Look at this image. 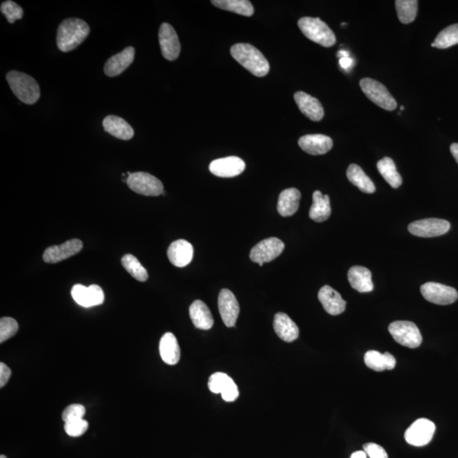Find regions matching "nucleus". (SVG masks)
<instances>
[{
    "mask_svg": "<svg viewBox=\"0 0 458 458\" xmlns=\"http://www.w3.org/2000/svg\"><path fill=\"white\" fill-rule=\"evenodd\" d=\"M90 28L79 18H67L60 23L57 31V46L60 51H73L86 40Z\"/></svg>",
    "mask_w": 458,
    "mask_h": 458,
    "instance_id": "1",
    "label": "nucleus"
},
{
    "mask_svg": "<svg viewBox=\"0 0 458 458\" xmlns=\"http://www.w3.org/2000/svg\"><path fill=\"white\" fill-rule=\"evenodd\" d=\"M231 56L246 70L258 78L268 75L270 65L259 49L249 44H237L231 47Z\"/></svg>",
    "mask_w": 458,
    "mask_h": 458,
    "instance_id": "2",
    "label": "nucleus"
},
{
    "mask_svg": "<svg viewBox=\"0 0 458 458\" xmlns=\"http://www.w3.org/2000/svg\"><path fill=\"white\" fill-rule=\"evenodd\" d=\"M6 80L17 99L26 105H33L40 98V88L37 81L26 73L10 71Z\"/></svg>",
    "mask_w": 458,
    "mask_h": 458,
    "instance_id": "3",
    "label": "nucleus"
},
{
    "mask_svg": "<svg viewBox=\"0 0 458 458\" xmlns=\"http://www.w3.org/2000/svg\"><path fill=\"white\" fill-rule=\"evenodd\" d=\"M298 26L308 40L323 47H332L336 43V38L333 31L321 19L302 17L298 21Z\"/></svg>",
    "mask_w": 458,
    "mask_h": 458,
    "instance_id": "4",
    "label": "nucleus"
},
{
    "mask_svg": "<svg viewBox=\"0 0 458 458\" xmlns=\"http://www.w3.org/2000/svg\"><path fill=\"white\" fill-rule=\"evenodd\" d=\"M389 332L398 344L408 348H418L423 341L420 330L409 321H395L389 326Z\"/></svg>",
    "mask_w": 458,
    "mask_h": 458,
    "instance_id": "5",
    "label": "nucleus"
},
{
    "mask_svg": "<svg viewBox=\"0 0 458 458\" xmlns=\"http://www.w3.org/2000/svg\"><path fill=\"white\" fill-rule=\"evenodd\" d=\"M360 86L365 95L377 106L389 111H394L398 107V103L393 96L390 94L386 86L378 81L363 79L361 80Z\"/></svg>",
    "mask_w": 458,
    "mask_h": 458,
    "instance_id": "6",
    "label": "nucleus"
},
{
    "mask_svg": "<svg viewBox=\"0 0 458 458\" xmlns=\"http://www.w3.org/2000/svg\"><path fill=\"white\" fill-rule=\"evenodd\" d=\"M126 184L130 190L145 196H159L164 193V187L161 180L148 172L131 173L126 178Z\"/></svg>",
    "mask_w": 458,
    "mask_h": 458,
    "instance_id": "7",
    "label": "nucleus"
},
{
    "mask_svg": "<svg viewBox=\"0 0 458 458\" xmlns=\"http://www.w3.org/2000/svg\"><path fill=\"white\" fill-rule=\"evenodd\" d=\"M451 229L448 221L439 218H427L410 223L408 231L415 236L433 238L443 236Z\"/></svg>",
    "mask_w": 458,
    "mask_h": 458,
    "instance_id": "8",
    "label": "nucleus"
},
{
    "mask_svg": "<svg viewBox=\"0 0 458 458\" xmlns=\"http://www.w3.org/2000/svg\"><path fill=\"white\" fill-rule=\"evenodd\" d=\"M284 244L279 238L272 237L261 240L252 250L250 258L257 264L270 263L284 252Z\"/></svg>",
    "mask_w": 458,
    "mask_h": 458,
    "instance_id": "9",
    "label": "nucleus"
},
{
    "mask_svg": "<svg viewBox=\"0 0 458 458\" xmlns=\"http://www.w3.org/2000/svg\"><path fill=\"white\" fill-rule=\"evenodd\" d=\"M420 291L427 301L436 305H450L455 302L458 298L455 288L438 283L429 282L423 284Z\"/></svg>",
    "mask_w": 458,
    "mask_h": 458,
    "instance_id": "10",
    "label": "nucleus"
},
{
    "mask_svg": "<svg viewBox=\"0 0 458 458\" xmlns=\"http://www.w3.org/2000/svg\"><path fill=\"white\" fill-rule=\"evenodd\" d=\"M436 432V425L427 418H419L406 430L405 440L414 446L428 445Z\"/></svg>",
    "mask_w": 458,
    "mask_h": 458,
    "instance_id": "11",
    "label": "nucleus"
},
{
    "mask_svg": "<svg viewBox=\"0 0 458 458\" xmlns=\"http://www.w3.org/2000/svg\"><path fill=\"white\" fill-rule=\"evenodd\" d=\"M159 43L161 54L167 60L178 59L181 52V44L178 34L169 23H163L159 30Z\"/></svg>",
    "mask_w": 458,
    "mask_h": 458,
    "instance_id": "12",
    "label": "nucleus"
},
{
    "mask_svg": "<svg viewBox=\"0 0 458 458\" xmlns=\"http://www.w3.org/2000/svg\"><path fill=\"white\" fill-rule=\"evenodd\" d=\"M208 387L215 394H221L225 402L236 401L240 395L236 384L229 375L223 373H215L208 381Z\"/></svg>",
    "mask_w": 458,
    "mask_h": 458,
    "instance_id": "13",
    "label": "nucleus"
},
{
    "mask_svg": "<svg viewBox=\"0 0 458 458\" xmlns=\"http://www.w3.org/2000/svg\"><path fill=\"white\" fill-rule=\"evenodd\" d=\"M71 294L73 300L83 307L99 306L105 301V294L101 287L96 284L90 287L76 284L72 287Z\"/></svg>",
    "mask_w": 458,
    "mask_h": 458,
    "instance_id": "14",
    "label": "nucleus"
},
{
    "mask_svg": "<svg viewBox=\"0 0 458 458\" xmlns=\"http://www.w3.org/2000/svg\"><path fill=\"white\" fill-rule=\"evenodd\" d=\"M218 308L224 325L229 328L236 325L240 314V305L232 291L227 288L220 291L218 296Z\"/></svg>",
    "mask_w": 458,
    "mask_h": 458,
    "instance_id": "15",
    "label": "nucleus"
},
{
    "mask_svg": "<svg viewBox=\"0 0 458 458\" xmlns=\"http://www.w3.org/2000/svg\"><path fill=\"white\" fill-rule=\"evenodd\" d=\"M245 163L237 156H229L215 160L210 164L209 170L220 178H234L245 171Z\"/></svg>",
    "mask_w": 458,
    "mask_h": 458,
    "instance_id": "16",
    "label": "nucleus"
},
{
    "mask_svg": "<svg viewBox=\"0 0 458 458\" xmlns=\"http://www.w3.org/2000/svg\"><path fill=\"white\" fill-rule=\"evenodd\" d=\"M83 242L78 238L65 242L60 245H54L49 247L44 253L43 259L47 263H57L68 259L83 249Z\"/></svg>",
    "mask_w": 458,
    "mask_h": 458,
    "instance_id": "17",
    "label": "nucleus"
},
{
    "mask_svg": "<svg viewBox=\"0 0 458 458\" xmlns=\"http://www.w3.org/2000/svg\"><path fill=\"white\" fill-rule=\"evenodd\" d=\"M298 145L302 151L313 156L325 155L333 148V140L323 134H307L300 138Z\"/></svg>",
    "mask_w": 458,
    "mask_h": 458,
    "instance_id": "18",
    "label": "nucleus"
},
{
    "mask_svg": "<svg viewBox=\"0 0 458 458\" xmlns=\"http://www.w3.org/2000/svg\"><path fill=\"white\" fill-rule=\"evenodd\" d=\"M134 56H136V49L132 46L123 49L120 53L111 56L109 60L106 61L104 72L105 74L110 78H114L121 75L123 72L132 65L134 60Z\"/></svg>",
    "mask_w": 458,
    "mask_h": 458,
    "instance_id": "19",
    "label": "nucleus"
},
{
    "mask_svg": "<svg viewBox=\"0 0 458 458\" xmlns=\"http://www.w3.org/2000/svg\"><path fill=\"white\" fill-rule=\"evenodd\" d=\"M294 98L300 111L310 120L319 122L325 117V110L318 99L302 91L296 92Z\"/></svg>",
    "mask_w": 458,
    "mask_h": 458,
    "instance_id": "20",
    "label": "nucleus"
},
{
    "mask_svg": "<svg viewBox=\"0 0 458 458\" xmlns=\"http://www.w3.org/2000/svg\"><path fill=\"white\" fill-rule=\"evenodd\" d=\"M167 256L170 263L175 267H186L193 260V245L184 240L172 242L167 250Z\"/></svg>",
    "mask_w": 458,
    "mask_h": 458,
    "instance_id": "21",
    "label": "nucleus"
},
{
    "mask_svg": "<svg viewBox=\"0 0 458 458\" xmlns=\"http://www.w3.org/2000/svg\"><path fill=\"white\" fill-rule=\"evenodd\" d=\"M318 300L327 313L330 315H340L345 310L346 302L342 299L338 292L329 286L321 288L318 292Z\"/></svg>",
    "mask_w": 458,
    "mask_h": 458,
    "instance_id": "22",
    "label": "nucleus"
},
{
    "mask_svg": "<svg viewBox=\"0 0 458 458\" xmlns=\"http://www.w3.org/2000/svg\"><path fill=\"white\" fill-rule=\"evenodd\" d=\"M104 129L119 140H130L134 136V131L129 122L117 115H110L104 119Z\"/></svg>",
    "mask_w": 458,
    "mask_h": 458,
    "instance_id": "23",
    "label": "nucleus"
},
{
    "mask_svg": "<svg viewBox=\"0 0 458 458\" xmlns=\"http://www.w3.org/2000/svg\"><path fill=\"white\" fill-rule=\"evenodd\" d=\"M273 329L278 336L286 342H293L299 336V329L296 323L284 313L275 315Z\"/></svg>",
    "mask_w": 458,
    "mask_h": 458,
    "instance_id": "24",
    "label": "nucleus"
},
{
    "mask_svg": "<svg viewBox=\"0 0 458 458\" xmlns=\"http://www.w3.org/2000/svg\"><path fill=\"white\" fill-rule=\"evenodd\" d=\"M301 197V192L295 188H287L281 192L277 206L279 213L284 218L293 215L299 209Z\"/></svg>",
    "mask_w": 458,
    "mask_h": 458,
    "instance_id": "25",
    "label": "nucleus"
},
{
    "mask_svg": "<svg viewBox=\"0 0 458 458\" xmlns=\"http://www.w3.org/2000/svg\"><path fill=\"white\" fill-rule=\"evenodd\" d=\"M348 280L354 290L360 293H368L373 290L371 272L361 265H355L350 269Z\"/></svg>",
    "mask_w": 458,
    "mask_h": 458,
    "instance_id": "26",
    "label": "nucleus"
},
{
    "mask_svg": "<svg viewBox=\"0 0 458 458\" xmlns=\"http://www.w3.org/2000/svg\"><path fill=\"white\" fill-rule=\"evenodd\" d=\"M159 350L161 359L165 363L176 365L179 363L181 351L178 340L174 334L165 333L161 338Z\"/></svg>",
    "mask_w": 458,
    "mask_h": 458,
    "instance_id": "27",
    "label": "nucleus"
},
{
    "mask_svg": "<svg viewBox=\"0 0 458 458\" xmlns=\"http://www.w3.org/2000/svg\"><path fill=\"white\" fill-rule=\"evenodd\" d=\"M190 316L192 322L196 328L208 330L213 328L214 320L209 308L202 301H195L190 307Z\"/></svg>",
    "mask_w": 458,
    "mask_h": 458,
    "instance_id": "28",
    "label": "nucleus"
},
{
    "mask_svg": "<svg viewBox=\"0 0 458 458\" xmlns=\"http://www.w3.org/2000/svg\"><path fill=\"white\" fill-rule=\"evenodd\" d=\"M364 361L368 368L376 372L392 370L395 368L396 364L395 358L391 353L382 354L377 351L366 352Z\"/></svg>",
    "mask_w": 458,
    "mask_h": 458,
    "instance_id": "29",
    "label": "nucleus"
},
{
    "mask_svg": "<svg viewBox=\"0 0 458 458\" xmlns=\"http://www.w3.org/2000/svg\"><path fill=\"white\" fill-rule=\"evenodd\" d=\"M313 205L311 206L309 217L311 220L322 222L328 220L331 215L330 199L329 195H323L321 191H315L313 195Z\"/></svg>",
    "mask_w": 458,
    "mask_h": 458,
    "instance_id": "30",
    "label": "nucleus"
},
{
    "mask_svg": "<svg viewBox=\"0 0 458 458\" xmlns=\"http://www.w3.org/2000/svg\"><path fill=\"white\" fill-rule=\"evenodd\" d=\"M346 175H347L350 182L359 188L363 193H375L376 190L375 183L368 178V176L366 174L359 165L356 164L350 165Z\"/></svg>",
    "mask_w": 458,
    "mask_h": 458,
    "instance_id": "31",
    "label": "nucleus"
},
{
    "mask_svg": "<svg viewBox=\"0 0 458 458\" xmlns=\"http://www.w3.org/2000/svg\"><path fill=\"white\" fill-rule=\"evenodd\" d=\"M377 167L384 180L390 184L392 188H398L402 184V178L396 170L395 164L390 157H384L378 161Z\"/></svg>",
    "mask_w": 458,
    "mask_h": 458,
    "instance_id": "32",
    "label": "nucleus"
},
{
    "mask_svg": "<svg viewBox=\"0 0 458 458\" xmlns=\"http://www.w3.org/2000/svg\"><path fill=\"white\" fill-rule=\"evenodd\" d=\"M211 3L219 9L231 11L245 17H252L254 14V7L248 0H213Z\"/></svg>",
    "mask_w": 458,
    "mask_h": 458,
    "instance_id": "33",
    "label": "nucleus"
},
{
    "mask_svg": "<svg viewBox=\"0 0 458 458\" xmlns=\"http://www.w3.org/2000/svg\"><path fill=\"white\" fill-rule=\"evenodd\" d=\"M395 8L400 22L403 24H409L417 17L418 1L417 0H396Z\"/></svg>",
    "mask_w": 458,
    "mask_h": 458,
    "instance_id": "34",
    "label": "nucleus"
},
{
    "mask_svg": "<svg viewBox=\"0 0 458 458\" xmlns=\"http://www.w3.org/2000/svg\"><path fill=\"white\" fill-rule=\"evenodd\" d=\"M122 264L123 268L129 275L133 277L134 279L140 282H145L147 281L149 276L147 270L142 265L140 261L137 258L131 254H126L122 258Z\"/></svg>",
    "mask_w": 458,
    "mask_h": 458,
    "instance_id": "35",
    "label": "nucleus"
},
{
    "mask_svg": "<svg viewBox=\"0 0 458 458\" xmlns=\"http://www.w3.org/2000/svg\"><path fill=\"white\" fill-rule=\"evenodd\" d=\"M456 44H458V23L442 30L432 44V47L444 49Z\"/></svg>",
    "mask_w": 458,
    "mask_h": 458,
    "instance_id": "36",
    "label": "nucleus"
},
{
    "mask_svg": "<svg viewBox=\"0 0 458 458\" xmlns=\"http://www.w3.org/2000/svg\"><path fill=\"white\" fill-rule=\"evenodd\" d=\"M0 10L6 15L7 21L11 24L17 20H20L24 15V10L17 3L11 1V0L3 2L1 6H0Z\"/></svg>",
    "mask_w": 458,
    "mask_h": 458,
    "instance_id": "37",
    "label": "nucleus"
},
{
    "mask_svg": "<svg viewBox=\"0 0 458 458\" xmlns=\"http://www.w3.org/2000/svg\"><path fill=\"white\" fill-rule=\"evenodd\" d=\"M18 329V323L14 318L5 317L0 319V343L15 336Z\"/></svg>",
    "mask_w": 458,
    "mask_h": 458,
    "instance_id": "38",
    "label": "nucleus"
},
{
    "mask_svg": "<svg viewBox=\"0 0 458 458\" xmlns=\"http://www.w3.org/2000/svg\"><path fill=\"white\" fill-rule=\"evenodd\" d=\"M88 428V423L82 419H76L70 422L65 423L64 429L69 436L79 437L86 432Z\"/></svg>",
    "mask_w": 458,
    "mask_h": 458,
    "instance_id": "39",
    "label": "nucleus"
},
{
    "mask_svg": "<svg viewBox=\"0 0 458 458\" xmlns=\"http://www.w3.org/2000/svg\"><path fill=\"white\" fill-rule=\"evenodd\" d=\"M86 414L85 407L81 404H72L68 406L63 411V419L65 423L82 419Z\"/></svg>",
    "mask_w": 458,
    "mask_h": 458,
    "instance_id": "40",
    "label": "nucleus"
},
{
    "mask_svg": "<svg viewBox=\"0 0 458 458\" xmlns=\"http://www.w3.org/2000/svg\"><path fill=\"white\" fill-rule=\"evenodd\" d=\"M364 452L370 458H388L387 452L382 446L375 443L363 445Z\"/></svg>",
    "mask_w": 458,
    "mask_h": 458,
    "instance_id": "41",
    "label": "nucleus"
},
{
    "mask_svg": "<svg viewBox=\"0 0 458 458\" xmlns=\"http://www.w3.org/2000/svg\"><path fill=\"white\" fill-rule=\"evenodd\" d=\"M11 376V370L5 363H0V387L6 386Z\"/></svg>",
    "mask_w": 458,
    "mask_h": 458,
    "instance_id": "42",
    "label": "nucleus"
},
{
    "mask_svg": "<svg viewBox=\"0 0 458 458\" xmlns=\"http://www.w3.org/2000/svg\"><path fill=\"white\" fill-rule=\"evenodd\" d=\"M340 65L345 71L351 70L353 67V60L351 57H345L340 59Z\"/></svg>",
    "mask_w": 458,
    "mask_h": 458,
    "instance_id": "43",
    "label": "nucleus"
},
{
    "mask_svg": "<svg viewBox=\"0 0 458 458\" xmlns=\"http://www.w3.org/2000/svg\"><path fill=\"white\" fill-rule=\"evenodd\" d=\"M451 152L457 163H458V144L454 143L451 145Z\"/></svg>",
    "mask_w": 458,
    "mask_h": 458,
    "instance_id": "44",
    "label": "nucleus"
},
{
    "mask_svg": "<svg viewBox=\"0 0 458 458\" xmlns=\"http://www.w3.org/2000/svg\"><path fill=\"white\" fill-rule=\"evenodd\" d=\"M351 458H367V454L363 451H358L354 452L351 456Z\"/></svg>",
    "mask_w": 458,
    "mask_h": 458,
    "instance_id": "45",
    "label": "nucleus"
},
{
    "mask_svg": "<svg viewBox=\"0 0 458 458\" xmlns=\"http://www.w3.org/2000/svg\"><path fill=\"white\" fill-rule=\"evenodd\" d=\"M338 57L341 59V58L350 57V53L345 51H341L338 53Z\"/></svg>",
    "mask_w": 458,
    "mask_h": 458,
    "instance_id": "46",
    "label": "nucleus"
},
{
    "mask_svg": "<svg viewBox=\"0 0 458 458\" xmlns=\"http://www.w3.org/2000/svg\"><path fill=\"white\" fill-rule=\"evenodd\" d=\"M0 458H7V457L5 455H1V456H0Z\"/></svg>",
    "mask_w": 458,
    "mask_h": 458,
    "instance_id": "47",
    "label": "nucleus"
},
{
    "mask_svg": "<svg viewBox=\"0 0 458 458\" xmlns=\"http://www.w3.org/2000/svg\"><path fill=\"white\" fill-rule=\"evenodd\" d=\"M258 265H260V267H263V263H259V264H258Z\"/></svg>",
    "mask_w": 458,
    "mask_h": 458,
    "instance_id": "48",
    "label": "nucleus"
},
{
    "mask_svg": "<svg viewBox=\"0 0 458 458\" xmlns=\"http://www.w3.org/2000/svg\"><path fill=\"white\" fill-rule=\"evenodd\" d=\"M404 109H405V108H404V106H401V110L403 111Z\"/></svg>",
    "mask_w": 458,
    "mask_h": 458,
    "instance_id": "49",
    "label": "nucleus"
}]
</instances>
